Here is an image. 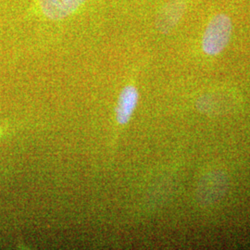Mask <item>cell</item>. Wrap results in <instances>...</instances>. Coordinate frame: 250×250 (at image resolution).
Returning a JSON list of instances; mask_svg holds the SVG:
<instances>
[{
	"instance_id": "8992f818",
	"label": "cell",
	"mask_w": 250,
	"mask_h": 250,
	"mask_svg": "<svg viewBox=\"0 0 250 250\" xmlns=\"http://www.w3.org/2000/svg\"><path fill=\"white\" fill-rule=\"evenodd\" d=\"M222 93H210L197 100V107L206 113H221L228 108L229 99Z\"/></svg>"
},
{
	"instance_id": "277c9868",
	"label": "cell",
	"mask_w": 250,
	"mask_h": 250,
	"mask_svg": "<svg viewBox=\"0 0 250 250\" xmlns=\"http://www.w3.org/2000/svg\"><path fill=\"white\" fill-rule=\"evenodd\" d=\"M86 0H39V5L46 18L59 21L75 12Z\"/></svg>"
},
{
	"instance_id": "5b68a950",
	"label": "cell",
	"mask_w": 250,
	"mask_h": 250,
	"mask_svg": "<svg viewBox=\"0 0 250 250\" xmlns=\"http://www.w3.org/2000/svg\"><path fill=\"white\" fill-rule=\"evenodd\" d=\"M138 90L134 85H127L122 91L118 107L116 108V118L118 124L125 125L130 121L134 109L138 103Z\"/></svg>"
},
{
	"instance_id": "6da1fadb",
	"label": "cell",
	"mask_w": 250,
	"mask_h": 250,
	"mask_svg": "<svg viewBox=\"0 0 250 250\" xmlns=\"http://www.w3.org/2000/svg\"><path fill=\"white\" fill-rule=\"evenodd\" d=\"M228 188L229 178L224 170L219 169L208 170L197 182V202L202 207L213 205L226 195Z\"/></svg>"
},
{
	"instance_id": "3957f363",
	"label": "cell",
	"mask_w": 250,
	"mask_h": 250,
	"mask_svg": "<svg viewBox=\"0 0 250 250\" xmlns=\"http://www.w3.org/2000/svg\"><path fill=\"white\" fill-rule=\"evenodd\" d=\"M186 9L185 0H170L161 9L156 21L159 31L168 34L177 25Z\"/></svg>"
},
{
	"instance_id": "7a4b0ae2",
	"label": "cell",
	"mask_w": 250,
	"mask_h": 250,
	"mask_svg": "<svg viewBox=\"0 0 250 250\" xmlns=\"http://www.w3.org/2000/svg\"><path fill=\"white\" fill-rule=\"evenodd\" d=\"M232 21L226 14H217L210 20L202 38V49L208 56L221 53L232 36Z\"/></svg>"
}]
</instances>
